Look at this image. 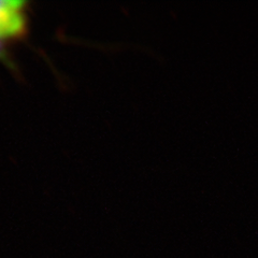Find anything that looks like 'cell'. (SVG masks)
Wrapping results in <instances>:
<instances>
[{
    "label": "cell",
    "instance_id": "1",
    "mask_svg": "<svg viewBox=\"0 0 258 258\" xmlns=\"http://www.w3.org/2000/svg\"><path fill=\"white\" fill-rule=\"evenodd\" d=\"M26 18L25 3L0 0V55L25 34Z\"/></svg>",
    "mask_w": 258,
    "mask_h": 258
}]
</instances>
